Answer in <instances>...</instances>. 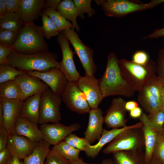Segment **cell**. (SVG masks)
<instances>
[{
  "mask_svg": "<svg viewBox=\"0 0 164 164\" xmlns=\"http://www.w3.org/2000/svg\"><path fill=\"white\" fill-rule=\"evenodd\" d=\"M79 89L86 96L91 109L98 108L99 104L104 98L99 84L98 79L94 75H85L81 76L77 82Z\"/></svg>",
  "mask_w": 164,
  "mask_h": 164,
  "instance_id": "14",
  "label": "cell"
},
{
  "mask_svg": "<svg viewBox=\"0 0 164 164\" xmlns=\"http://www.w3.org/2000/svg\"><path fill=\"white\" fill-rule=\"evenodd\" d=\"M45 0H20L18 14L25 24L33 22L41 16Z\"/></svg>",
  "mask_w": 164,
  "mask_h": 164,
  "instance_id": "22",
  "label": "cell"
},
{
  "mask_svg": "<svg viewBox=\"0 0 164 164\" xmlns=\"http://www.w3.org/2000/svg\"><path fill=\"white\" fill-rule=\"evenodd\" d=\"M70 161L71 164H100L96 163H86L80 159L77 160Z\"/></svg>",
  "mask_w": 164,
  "mask_h": 164,
  "instance_id": "52",
  "label": "cell"
},
{
  "mask_svg": "<svg viewBox=\"0 0 164 164\" xmlns=\"http://www.w3.org/2000/svg\"><path fill=\"white\" fill-rule=\"evenodd\" d=\"M61 1V0H46L44 8L57 10V7Z\"/></svg>",
  "mask_w": 164,
  "mask_h": 164,
  "instance_id": "47",
  "label": "cell"
},
{
  "mask_svg": "<svg viewBox=\"0 0 164 164\" xmlns=\"http://www.w3.org/2000/svg\"><path fill=\"white\" fill-rule=\"evenodd\" d=\"M149 60V55L146 52L143 50H138L134 53L132 61L137 64L144 65Z\"/></svg>",
  "mask_w": 164,
  "mask_h": 164,
  "instance_id": "41",
  "label": "cell"
},
{
  "mask_svg": "<svg viewBox=\"0 0 164 164\" xmlns=\"http://www.w3.org/2000/svg\"><path fill=\"white\" fill-rule=\"evenodd\" d=\"M24 101L0 97L4 117V126L8 133L11 132L17 118Z\"/></svg>",
  "mask_w": 164,
  "mask_h": 164,
  "instance_id": "21",
  "label": "cell"
},
{
  "mask_svg": "<svg viewBox=\"0 0 164 164\" xmlns=\"http://www.w3.org/2000/svg\"><path fill=\"white\" fill-rule=\"evenodd\" d=\"M118 59L113 52L108 55L105 70L98 79L100 90L104 97L119 95L133 97L136 91L133 87L127 83L121 76Z\"/></svg>",
  "mask_w": 164,
  "mask_h": 164,
  "instance_id": "1",
  "label": "cell"
},
{
  "mask_svg": "<svg viewBox=\"0 0 164 164\" xmlns=\"http://www.w3.org/2000/svg\"><path fill=\"white\" fill-rule=\"evenodd\" d=\"M52 149L70 161L80 159L79 155L80 151L70 145L64 141L54 145Z\"/></svg>",
  "mask_w": 164,
  "mask_h": 164,
  "instance_id": "30",
  "label": "cell"
},
{
  "mask_svg": "<svg viewBox=\"0 0 164 164\" xmlns=\"http://www.w3.org/2000/svg\"><path fill=\"white\" fill-rule=\"evenodd\" d=\"M42 25L41 26L45 37L48 39L58 35L60 32L51 19L43 12L41 15Z\"/></svg>",
  "mask_w": 164,
  "mask_h": 164,
  "instance_id": "33",
  "label": "cell"
},
{
  "mask_svg": "<svg viewBox=\"0 0 164 164\" xmlns=\"http://www.w3.org/2000/svg\"><path fill=\"white\" fill-rule=\"evenodd\" d=\"M45 37L41 26L33 22L26 24L12 47L15 51L24 54L48 51Z\"/></svg>",
  "mask_w": 164,
  "mask_h": 164,
  "instance_id": "4",
  "label": "cell"
},
{
  "mask_svg": "<svg viewBox=\"0 0 164 164\" xmlns=\"http://www.w3.org/2000/svg\"><path fill=\"white\" fill-rule=\"evenodd\" d=\"M142 126V123L140 121L130 125L121 128H114L110 130L103 129L98 142L94 145L90 144L88 146L85 151L86 155L91 158H94L104 145L110 143L120 133L128 129L141 128Z\"/></svg>",
  "mask_w": 164,
  "mask_h": 164,
  "instance_id": "17",
  "label": "cell"
},
{
  "mask_svg": "<svg viewBox=\"0 0 164 164\" xmlns=\"http://www.w3.org/2000/svg\"><path fill=\"white\" fill-rule=\"evenodd\" d=\"M50 144L44 140L39 142L32 152L23 159L22 164H44L50 150Z\"/></svg>",
  "mask_w": 164,
  "mask_h": 164,
  "instance_id": "26",
  "label": "cell"
},
{
  "mask_svg": "<svg viewBox=\"0 0 164 164\" xmlns=\"http://www.w3.org/2000/svg\"><path fill=\"white\" fill-rule=\"evenodd\" d=\"M112 154L115 164H146L143 151H121Z\"/></svg>",
  "mask_w": 164,
  "mask_h": 164,
  "instance_id": "25",
  "label": "cell"
},
{
  "mask_svg": "<svg viewBox=\"0 0 164 164\" xmlns=\"http://www.w3.org/2000/svg\"><path fill=\"white\" fill-rule=\"evenodd\" d=\"M147 164H163L159 162L152 158Z\"/></svg>",
  "mask_w": 164,
  "mask_h": 164,
  "instance_id": "56",
  "label": "cell"
},
{
  "mask_svg": "<svg viewBox=\"0 0 164 164\" xmlns=\"http://www.w3.org/2000/svg\"><path fill=\"white\" fill-rule=\"evenodd\" d=\"M4 117L2 108L0 104V129L4 126Z\"/></svg>",
  "mask_w": 164,
  "mask_h": 164,
  "instance_id": "51",
  "label": "cell"
},
{
  "mask_svg": "<svg viewBox=\"0 0 164 164\" xmlns=\"http://www.w3.org/2000/svg\"><path fill=\"white\" fill-rule=\"evenodd\" d=\"M25 24L17 13H6L0 17V30L20 31Z\"/></svg>",
  "mask_w": 164,
  "mask_h": 164,
  "instance_id": "29",
  "label": "cell"
},
{
  "mask_svg": "<svg viewBox=\"0 0 164 164\" xmlns=\"http://www.w3.org/2000/svg\"><path fill=\"white\" fill-rule=\"evenodd\" d=\"M19 31L0 30V44L12 47L17 39Z\"/></svg>",
  "mask_w": 164,
  "mask_h": 164,
  "instance_id": "38",
  "label": "cell"
},
{
  "mask_svg": "<svg viewBox=\"0 0 164 164\" xmlns=\"http://www.w3.org/2000/svg\"><path fill=\"white\" fill-rule=\"evenodd\" d=\"M61 96L62 101L72 111L83 114L89 113L91 109L85 95L78 87L77 82L68 81Z\"/></svg>",
  "mask_w": 164,
  "mask_h": 164,
  "instance_id": "10",
  "label": "cell"
},
{
  "mask_svg": "<svg viewBox=\"0 0 164 164\" xmlns=\"http://www.w3.org/2000/svg\"><path fill=\"white\" fill-rule=\"evenodd\" d=\"M6 12V0H0V17Z\"/></svg>",
  "mask_w": 164,
  "mask_h": 164,
  "instance_id": "50",
  "label": "cell"
},
{
  "mask_svg": "<svg viewBox=\"0 0 164 164\" xmlns=\"http://www.w3.org/2000/svg\"><path fill=\"white\" fill-rule=\"evenodd\" d=\"M164 37V27L157 29L152 33L143 37V39H154Z\"/></svg>",
  "mask_w": 164,
  "mask_h": 164,
  "instance_id": "46",
  "label": "cell"
},
{
  "mask_svg": "<svg viewBox=\"0 0 164 164\" xmlns=\"http://www.w3.org/2000/svg\"><path fill=\"white\" fill-rule=\"evenodd\" d=\"M101 164H115L113 160L110 159H104Z\"/></svg>",
  "mask_w": 164,
  "mask_h": 164,
  "instance_id": "55",
  "label": "cell"
},
{
  "mask_svg": "<svg viewBox=\"0 0 164 164\" xmlns=\"http://www.w3.org/2000/svg\"><path fill=\"white\" fill-rule=\"evenodd\" d=\"M42 94L39 93L29 97L24 101L19 117L27 118L36 125L39 124Z\"/></svg>",
  "mask_w": 164,
  "mask_h": 164,
  "instance_id": "24",
  "label": "cell"
},
{
  "mask_svg": "<svg viewBox=\"0 0 164 164\" xmlns=\"http://www.w3.org/2000/svg\"><path fill=\"white\" fill-rule=\"evenodd\" d=\"M30 75L38 77L45 82L55 94L61 95L68 80L64 73L60 69L53 67L42 71L26 72Z\"/></svg>",
  "mask_w": 164,
  "mask_h": 164,
  "instance_id": "13",
  "label": "cell"
},
{
  "mask_svg": "<svg viewBox=\"0 0 164 164\" xmlns=\"http://www.w3.org/2000/svg\"><path fill=\"white\" fill-rule=\"evenodd\" d=\"M10 134L24 136L35 142H38L44 140L37 125L27 118L19 116Z\"/></svg>",
  "mask_w": 164,
  "mask_h": 164,
  "instance_id": "20",
  "label": "cell"
},
{
  "mask_svg": "<svg viewBox=\"0 0 164 164\" xmlns=\"http://www.w3.org/2000/svg\"><path fill=\"white\" fill-rule=\"evenodd\" d=\"M145 151L144 141L141 128L128 129L116 137L103 150L109 154L119 151L138 150Z\"/></svg>",
  "mask_w": 164,
  "mask_h": 164,
  "instance_id": "5",
  "label": "cell"
},
{
  "mask_svg": "<svg viewBox=\"0 0 164 164\" xmlns=\"http://www.w3.org/2000/svg\"><path fill=\"white\" fill-rule=\"evenodd\" d=\"M0 97L24 101L22 91L15 80L0 84Z\"/></svg>",
  "mask_w": 164,
  "mask_h": 164,
  "instance_id": "28",
  "label": "cell"
},
{
  "mask_svg": "<svg viewBox=\"0 0 164 164\" xmlns=\"http://www.w3.org/2000/svg\"><path fill=\"white\" fill-rule=\"evenodd\" d=\"M15 80L22 91L24 101L29 97L42 93L49 87L40 79L36 76L29 75L26 72L17 76Z\"/></svg>",
  "mask_w": 164,
  "mask_h": 164,
  "instance_id": "19",
  "label": "cell"
},
{
  "mask_svg": "<svg viewBox=\"0 0 164 164\" xmlns=\"http://www.w3.org/2000/svg\"><path fill=\"white\" fill-rule=\"evenodd\" d=\"M156 75L164 84V48L160 49L156 62Z\"/></svg>",
  "mask_w": 164,
  "mask_h": 164,
  "instance_id": "39",
  "label": "cell"
},
{
  "mask_svg": "<svg viewBox=\"0 0 164 164\" xmlns=\"http://www.w3.org/2000/svg\"><path fill=\"white\" fill-rule=\"evenodd\" d=\"M148 116L151 125L157 133L164 131V111L160 110Z\"/></svg>",
  "mask_w": 164,
  "mask_h": 164,
  "instance_id": "36",
  "label": "cell"
},
{
  "mask_svg": "<svg viewBox=\"0 0 164 164\" xmlns=\"http://www.w3.org/2000/svg\"><path fill=\"white\" fill-rule=\"evenodd\" d=\"M26 73V71L17 69L7 63L0 64V84L15 80L17 76Z\"/></svg>",
  "mask_w": 164,
  "mask_h": 164,
  "instance_id": "32",
  "label": "cell"
},
{
  "mask_svg": "<svg viewBox=\"0 0 164 164\" xmlns=\"http://www.w3.org/2000/svg\"><path fill=\"white\" fill-rule=\"evenodd\" d=\"M87 127L84 133V138L91 145L99 140L103 132L104 117L100 108L91 109L89 112Z\"/></svg>",
  "mask_w": 164,
  "mask_h": 164,
  "instance_id": "18",
  "label": "cell"
},
{
  "mask_svg": "<svg viewBox=\"0 0 164 164\" xmlns=\"http://www.w3.org/2000/svg\"><path fill=\"white\" fill-rule=\"evenodd\" d=\"M143 112L142 109L139 107L135 108L129 111L130 116L133 118H139Z\"/></svg>",
  "mask_w": 164,
  "mask_h": 164,
  "instance_id": "48",
  "label": "cell"
},
{
  "mask_svg": "<svg viewBox=\"0 0 164 164\" xmlns=\"http://www.w3.org/2000/svg\"><path fill=\"white\" fill-rule=\"evenodd\" d=\"M20 0H6V13H18Z\"/></svg>",
  "mask_w": 164,
  "mask_h": 164,
  "instance_id": "44",
  "label": "cell"
},
{
  "mask_svg": "<svg viewBox=\"0 0 164 164\" xmlns=\"http://www.w3.org/2000/svg\"><path fill=\"white\" fill-rule=\"evenodd\" d=\"M139 119L142 123L141 128L144 141L145 161L147 164L152 158L158 133L151 125L146 114L143 113Z\"/></svg>",
  "mask_w": 164,
  "mask_h": 164,
  "instance_id": "23",
  "label": "cell"
},
{
  "mask_svg": "<svg viewBox=\"0 0 164 164\" xmlns=\"http://www.w3.org/2000/svg\"><path fill=\"white\" fill-rule=\"evenodd\" d=\"M64 141L80 151H83L84 152L88 146L90 145L84 137L80 138L72 133L67 136Z\"/></svg>",
  "mask_w": 164,
  "mask_h": 164,
  "instance_id": "37",
  "label": "cell"
},
{
  "mask_svg": "<svg viewBox=\"0 0 164 164\" xmlns=\"http://www.w3.org/2000/svg\"><path fill=\"white\" fill-rule=\"evenodd\" d=\"M77 9L78 17L84 19L85 18V13L89 18L92 17L95 13V10L91 6V0H73Z\"/></svg>",
  "mask_w": 164,
  "mask_h": 164,
  "instance_id": "34",
  "label": "cell"
},
{
  "mask_svg": "<svg viewBox=\"0 0 164 164\" xmlns=\"http://www.w3.org/2000/svg\"><path fill=\"white\" fill-rule=\"evenodd\" d=\"M164 85L155 75L152 77L138 91V102L149 114L161 110V94Z\"/></svg>",
  "mask_w": 164,
  "mask_h": 164,
  "instance_id": "6",
  "label": "cell"
},
{
  "mask_svg": "<svg viewBox=\"0 0 164 164\" xmlns=\"http://www.w3.org/2000/svg\"><path fill=\"white\" fill-rule=\"evenodd\" d=\"M161 110L164 111V85L161 94Z\"/></svg>",
  "mask_w": 164,
  "mask_h": 164,
  "instance_id": "54",
  "label": "cell"
},
{
  "mask_svg": "<svg viewBox=\"0 0 164 164\" xmlns=\"http://www.w3.org/2000/svg\"><path fill=\"white\" fill-rule=\"evenodd\" d=\"M81 125L75 122L68 126L59 122L41 125L40 129L43 139L50 145H55L64 140L72 132L79 130Z\"/></svg>",
  "mask_w": 164,
  "mask_h": 164,
  "instance_id": "12",
  "label": "cell"
},
{
  "mask_svg": "<svg viewBox=\"0 0 164 164\" xmlns=\"http://www.w3.org/2000/svg\"><path fill=\"white\" fill-rule=\"evenodd\" d=\"M57 11L67 20L70 21L77 32L79 31L80 27L77 21V12L73 1L63 0L59 4Z\"/></svg>",
  "mask_w": 164,
  "mask_h": 164,
  "instance_id": "27",
  "label": "cell"
},
{
  "mask_svg": "<svg viewBox=\"0 0 164 164\" xmlns=\"http://www.w3.org/2000/svg\"><path fill=\"white\" fill-rule=\"evenodd\" d=\"M155 6L162 3H164V0H153Z\"/></svg>",
  "mask_w": 164,
  "mask_h": 164,
  "instance_id": "57",
  "label": "cell"
},
{
  "mask_svg": "<svg viewBox=\"0 0 164 164\" xmlns=\"http://www.w3.org/2000/svg\"><path fill=\"white\" fill-rule=\"evenodd\" d=\"M38 142L32 141L24 136L9 134L7 148L12 156L20 160L30 155Z\"/></svg>",
  "mask_w": 164,
  "mask_h": 164,
  "instance_id": "16",
  "label": "cell"
},
{
  "mask_svg": "<svg viewBox=\"0 0 164 164\" xmlns=\"http://www.w3.org/2000/svg\"><path fill=\"white\" fill-rule=\"evenodd\" d=\"M126 101L120 97L113 99L104 117V122L108 128H119L126 125Z\"/></svg>",
  "mask_w": 164,
  "mask_h": 164,
  "instance_id": "15",
  "label": "cell"
},
{
  "mask_svg": "<svg viewBox=\"0 0 164 164\" xmlns=\"http://www.w3.org/2000/svg\"><path fill=\"white\" fill-rule=\"evenodd\" d=\"M12 156L7 148L0 152V164H10Z\"/></svg>",
  "mask_w": 164,
  "mask_h": 164,
  "instance_id": "45",
  "label": "cell"
},
{
  "mask_svg": "<svg viewBox=\"0 0 164 164\" xmlns=\"http://www.w3.org/2000/svg\"><path fill=\"white\" fill-rule=\"evenodd\" d=\"M43 12L51 19L60 32L67 29H74L72 23L60 15L57 10L44 8Z\"/></svg>",
  "mask_w": 164,
  "mask_h": 164,
  "instance_id": "31",
  "label": "cell"
},
{
  "mask_svg": "<svg viewBox=\"0 0 164 164\" xmlns=\"http://www.w3.org/2000/svg\"><path fill=\"white\" fill-rule=\"evenodd\" d=\"M152 158L164 164V131L158 133Z\"/></svg>",
  "mask_w": 164,
  "mask_h": 164,
  "instance_id": "35",
  "label": "cell"
},
{
  "mask_svg": "<svg viewBox=\"0 0 164 164\" xmlns=\"http://www.w3.org/2000/svg\"><path fill=\"white\" fill-rule=\"evenodd\" d=\"M17 157L12 156L10 164H22V162H20Z\"/></svg>",
  "mask_w": 164,
  "mask_h": 164,
  "instance_id": "53",
  "label": "cell"
},
{
  "mask_svg": "<svg viewBox=\"0 0 164 164\" xmlns=\"http://www.w3.org/2000/svg\"><path fill=\"white\" fill-rule=\"evenodd\" d=\"M9 134L4 126L0 129V152L7 148Z\"/></svg>",
  "mask_w": 164,
  "mask_h": 164,
  "instance_id": "43",
  "label": "cell"
},
{
  "mask_svg": "<svg viewBox=\"0 0 164 164\" xmlns=\"http://www.w3.org/2000/svg\"><path fill=\"white\" fill-rule=\"evenodd\" d=\"M57 55L48 51L30 54L14 51L8 58L7 63L26 72L46 70L53 67L60 69Z\"/></svg>",
  "mask_w": 164,
  "mask_h": 164,
  "instance_id": "2",
  "label": "cell"
},
{
  "mask_svg": "<svg viewBox=\"0 0 164 164\" xmlns=\"http://www.w3.org/2000/svg\"><path fill=\"white\" fill-rule=\"evenodd\" d=\"M104 14L111 17L121 18L129 14L155 7L153 0L144 3L128 0H95Z\"/></svg>",
  "mask_w": 164,
  "mask_h": 164,
  "instance_id": "7",
  "label": "cell"
},
{
  "mask_svg": "<svg viewBox=\"0 0 164 164\" xmlns=\"http://www.w3.org/2000/svg\"><path fill=\"white\" fill-rule=\"evenodd\" d=\"M139 104L135 101H126L125 105V109L127 111H130L133 109L139 107Z\"/></svg>",
  "mask_w": 164,
  "mask_h": 164,
  "instance_id": "49",
  "label": "cell"
},
{
  "mask_svg": "<svg viewBox=\"0 0 164 164\" xmlns=\"http://www.w3.org/2000/svg\"><path fill=\"white\" fill-rule=\"evenodd\" d=\"M73 46L74 52L79 57L85 74L94 75L97 67L94 60V51L84 44L75 32L74 28H69L63 31Z\"/></svg>",
  "mask_w": 164,
  "mask_h": 164,
  "instance_id": "9",
  "label": "cell"
},
{
  "mask_svg": "<svg viewBox=\"0 0 164 164\" xmlns=\"http://www.w3.org/2000/svg\"><path fill=\"white\" fill-rule=\"evenodd\" d=\"M44 164H71L70 161L63 157L53 149H50Z\"/></svg>",
  "mask_w": 164,
  "mask_h": 164,
  "instance_id": "40",
  "label": "cell"
},
{
  "mask_svg": "<svg viewBox=\"0 0 164 164\" xmlns=\"http://www.w3.org/2000/svg\"><path fill=\"white\" fill-rule=\"evenodd\" d=\"M118 63L121 77L136 91H140L152 77L156 75V62L152 60L144 65L124 58L118 59Z\"/></svg>",
  "mask_w": 164,
  "mask_h": 164,
  "instance_id": "3",
  "label": "cell"
},
{
  "mask_svg": "<svg viewBox=\"0 0 164 164\" xmlns=\"http://www.w3.org/2000/svg\"><path fill=\"white\" fill-rule=\"evenodd\" d=\"M62 101L61 96L54 94L50 87L43 92L40 102L39 124L56 123L61 121Z\"/></svg>",
  "mask_w": 164,
  "mask_h": 164,
  "instance_id": "8",
  "label": "cell"
},
{
  "mask_svg": "<svg viewBox=\"0 0 164 164\" xmlns=\"http://www.w3.org/2000/svg\"><path fill=\"white\" fill-rule=\"evenodd\" d=\"M14 51L12 47L0 44V64L7 63L8 57Z\"/></svg>",
  "mask_w": 164,
  "mask_h": 164,
  "instance_id": "42",
  "label": "cell"
},
{
  "mask_svg": "<svg viewBox=\"0 0 164 164\" xmlns=\"http://www.w3.org/2000/svg\"><path fill=\"white\" fill-rule=\"evenodd\" d=\"M56 40L61 49L62 59L60 63V69L69 81L77 82L81 76L74 63L73 56L75 53L69 46V41L63 31L57 36Z\"/></svg>",
  "mask_w": 164,
  "mask_h": 164,
  "instance_id": "11",
  "label": "cell"
}]
</instances>
